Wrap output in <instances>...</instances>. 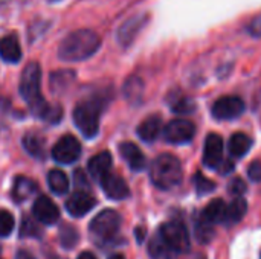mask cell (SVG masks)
Instances as JSON below:
<instances>
[{
    "mask_svg": "<svg viewBox=\"0 0 261 259\" xmlns=\"http://www.w3.org/2000/svg\"><path fill=\"white\" fill-rule=\"evenodd\" d=\"M18 92L34 116L50 124H57L63 118V108L49 104L41 95V67L38 63L32 61L24 67L20 76Z\"/></svg>",
    "mask_w": 261,
    "mask_h": 259,
    "instance_id": "6da1fadb",
    "label": "cell"
},
{
    "mask_svg": "<svg viewBox=\"0 0 261 259\" xmlns=\"http://www.w3.org/2000/svg\"><path fill=\"white\" fill-rule=\"evenodd\" d=\"M101 47V37L92 29H78L63 38L58 46V58L78 63L90 58Z\"/></svg>",
    "mask_w": 261,
    "mask_h": 259,
    "instance_id": "7a4b0ae2",
    "label": "cell"
},
{
    "mask_svg": "<svg viewBox=\"0 0 261 259\" xmlns=\"http://www.w3.org/2000/svg\"><path fill=\"white\" fill-rule=\"evenodd\" d=\"M150 180L162 191L177 188L184 180V168L180 160L173 154H159L150 165Z\"/></svg>",
    "mask_w": 261,
    "mask_h": 259,
    "instance_id": "3957f363",
    "label": "cell"
},
{
    "mask_svg": "<svg viewBox=\"0 0 261 259\" xmlns=\"http://www.w3.org/2000/svg\"><path fill=\"white\" fill-rule=\"evenodd\" d=\"M107 99L95 96L86 101H81L73 110V122L76 128L83 133L84 137L92 139L99 133V116L106 107Z\"/></svg>",
    "mask_w": 261,
    "mask_h": 259,
    "instance_id": "277c9868",
    "label": "cell"
},
{
    "mask_svg": "<svg viewBox=\"0 0 261 259\" xmlns=\"http://www.w3.org/2000/svg\"><path fill=\"white\" fill-rule=\"evenodd\" d=\"M158 234L174 255H182V253L190 252L191 249L190 232H188V227L182 221H177V220L167 221L159 227Z\"/></svg>",
    "mask_w": 261,
    "mask_h": 259,
    "instance_id": "5b68a950",
    "label": "cell"
},
{
    "mask_svg": "<svg viewBox=\"0 0 261 259\" xmlns=\"http://www.w3.org/2000/svg\"><path fill=\"white\" fill-rule=\"evenodd\" d=\"M121 223H122V218L116 211L104 209L90 221L89 229L93 237L101 238V240H110L118 234Z\"/></svg>",
    "mask_w": 261,
    "mask_h": 259,
    "instance_id": "8992f818",
    "label": "cell"
},
{
    "mask_svg": "<svg viewBox=\"0 0 261 259\" xmlns=\"http://www.w3.org/2000/svg\"><path fill=\"white\" fill-rule=\"evenodd\" d=\"M246 110L245 101L240 96L236 95H226L219 98L211 108L213 118L217 121H234L240 118Z\"/></svg>",
    "mask_w": 261,
    "mask_h": 259,
    "instance_id": "52a82bcc",
    "label": "cell"
},
{
    "mask_svg": "<svg viewBox=\"0 0 261 259\" xmlns=\"http://www.w3.org/2000/svg\"><path fill=\"white\" fill-rule=\"evenodd\" d=\"M196 136V125L188 119H173L164 128V139L171 145H187Z\"/></svg>",
    "mask_w": 261,
    "mask_h": 259,
    "instance_id": "ba28073f",
    "label": "cell"
},
{
    "mask_svg": "<svg viewBox=\"0 0 261 259\" xmlns=\"http://www.w3.org/2000/svg\"><path fill=\"white\" fill-rule=\"evenodd\" d=\"M50 156L57 163L70 165V163H73V162H76L80 159V156H81V143L75 136L66 134L61 139H58L57 143L52 147Z\"/></svg>",
    "mask_w": 261,
    "mask_h": 259,
    "instance_id": "9c48e42d",
    "label": "cell"
},
{
    "mask_svg": "<svg viewBox=\"0 0 261 259\" xmlns=\"http://www.w3.org/2000/svg\"><path fill=\"white\" fill-rule=\"evenodd\" d=\"M223 151H225V142L222 136L217 133H210L205 139V147H203V157H202L203 165L210 169H217L219 165L225 160Z\"/></svg>",
    "mask_w": 261,
    "mask_h": 259,
    "instance_id": "30bf717a",
    "label": "cell"
},
{
    "mask_svg": "<svg viewBox=\"0 0 261 259\" xmlns=\"http://www.w3.org/2000/svg\"><path fill=\"white\" fill-rule=\"evenodd\" d=\"M32 214L40 224H55L60 220L58 206L46 195H40L32 205Z\"/></svg>",
    "mask_w": 261,
    "mask_h": 259,
    "instance_id": "8fae6325",
    "label": "cell"
},
{
    "mask_svg": "<svg viewBox=\"0 0 261 259\" xmlns=\"http://www.w3.org/2000/svg\"><path fill=\"white\" fill-rule=\"evenodd\" d=\"M95 205L96 202L90 194H87L86 191H76L66 200L64 208L69 215L75 218H81L86 214H89L95 208Z\"/></svg>",
    "mask_w": 261,
    "mask_h": 259,
    "instance_id": "7c38bea8",
    "label": "cell"
},
{
    "mask_svg": "<svg viewBox=\"0 0 261 259\" xmlns=\"http://www.w3.org/2000/svg\"><path fill=\"white\" fill-rule=\"evenodd\" d=\"M101 188L104 191V194L112 198V200H125L130 195V189L128 185L125 183V180L116 174H106L101 180Z\"/></svg>",
    "mask_w": 261,
    "mask_h": 259,
    "instance_id": "4fadbf2b",
    "label": "cell"
},
{
    "mask_svg": "<svg viewBox=\"0 0 261 259\" xmlns=\"http://www.w3.org/2000/svg\"><path fill=\"white\" fill-rule=\"evenodd\" d=\"M119 154L133 172H141L147 166V159L141 148L133 142H122L119 145Z\"/></svg>",
    "mask_w": 261,
    "mask_h": 259,
    "instance_id": "5bb4252c",
    "label": "cell"
},
{
    "mask_svg": "<svg viewBox=\"0 0 261 259\" xmlns=\"http://www.w3.org/2000/svg\"><path fill=\"white\" fill-rule=\"evenodd\" d=\"M147 15L145 14H139L135 15L132 18H128L124 24H121V27L118 29V41L122 46H130L132 41L136 38V35L141 32V29L145 26L147 23Z\"/></svg>",
    "mask_w": 261,
    "mask_h": 259,
    "instance_id": "9a60e30c",
    "label": "cell"
},
{
    "mask_svg": "<svg viewBox=\"0 0 261 259\" xmlns=\"http://www.w3.org/2000/svg\"><path fill=\"white\" fill-rule=\"evenodd\" d=\"M161 131H162V118L159 114H151V116L145 118L136 128L139 139L147 143L154 142L159 137Z\"/></svg>",
    "mask_w": 261,
    "mask_h": 259,
    "instance_id": "2e32d148",
    "label": "cell"
},
{
    "mask_svg": "<svg viewBox=\"0 0 261 259\" xmlns=\"http://www.w3.org/2000/svg\"><path fill=\"white\" fill-rule=\"evenodd\" d=\"M0 58L11 64H15L21 60V47L15 34H9L0 38Z\"/></svg>",
    "mask_w": 261,
    "mask_h": 259,
    "instance_id": "e0dca14e",
    "label": "cell"
},
{
    "mask_svg": "<svg viewBox=\"0 0 261 259\" xmlns=\"http://www.w3.org/2000/svg\"><path fill=\"white\" fill-rule=\"evenodd\" d=\"M254 145V139L251 136H248L246 133L243 131H239V133H234L229 140H228V151L232 157L236 159H242L245 157L251 148Z\"/></svg>",
    "mask_w": 261,
    "mask_h": 259,
    "instance_id": "ac0fdd59",
    "label": "cell"
},
{
    "mask_svg": "<svg viewBox=\"0 0 261 259\" xmlns=\"http://www.w3.org/2000/svg\"><path fill=\"white\" fill-rule=\"evenodd\" d=\"M112 165H113L112 154H110L109 151H102V153H98L96 156H93V157L89 160L87 171H89V174H90L93 179L101 180L106 174H109Z\"/></svg>",
    "mask_w": 261,
    "mask_h": 259,
    "instance_id": "d6986e66",
    "label": "cell"
},
{
    "mask_svg": "<svg viewBox=\"0 0 261 259\" xmlns=\"http://www.w3.org/2000/svg\"><path fill=\"white\" fill-rule=\"evenodd\" d=\"M225 214H226V203H225V200L214 198V200H211L205 206V209L200 214V218L205 220L206 223H210L211 226H216V224H223Z\"/></svg>",
    "mask_w": 261,
    "mask_h": 259,
    "instance_id": "ffe728a7",
    "label": "cell"
},
{
    "mask_svg": "<svg viewBox=\"0 0 261 259\" xmlns=\"http://www.w3.org/2000/svg\"><path fill=\"white\" fill-rule=\"evenodd\" d=\"M37 192V183L29 179V177H23L18 176L14 179V185H12V198L18 203L28 200L29 197H32Z\"/></svg>",
    "mask_w": 261,
    "mask_h": 259,
    "instance_id": "44dd1931",
    "label": "cell"
},
{
    "mask_svg": "<svg viewBox=\"0 0 261 259\" xmlns=\"http://www.w3.org/2000/svg\"><path fill=\"white\" fill-rule=\"evenodd\" d=\"M246 214H248V202L243 197H237L229 205H226V214H225L223 224L234 226V224L240 223Z\"/></svg>",
    "mask_w": 261,
    "mask_h": 259,
    "instance_id": "7402d4cb",
    "label": "cell"
},
{
    "mask_svg": "<svg viewBox=\"0 0 261 259\" xmlns=\"http://www.w3.org/2000/svg\"><path fill=\"white\" fill-rule=\"evenodd\" d=\"M168 104H170V108L177 114H190V113H194L196 110V102L191 98L182 95L180 92H174L168 98Z\"/></svg>",
    "mask_w": 261,
    "mask_h": 259,
    "instance_id": "603a6c76",
    "label": "cell"
},
{
    "mask_svg": "<svg viewBox=\"0 0 261 259\" xmlns=\"http://www.w3.org/2000/svg\"><path fill=\"white\" fill-rule=\"evenodd\" d=\"M47 185L50 188V191L57 195H64L69 191V179L67 176L61 171V169H52L47 174Z\"/></svg>",
    "mask_w": 261,
    "mask_h": 259,
    "instance_id": "cb8c5ba5",
    "label": "cell"
},
{
    "mask_svg": "<svg viewBox=\"0 0 261 259\" xmlns=\"http://www.w3.org/2000/svg\"><path fill=\"white\" fill-rule=\"evenodd\" d=\"M124 96L132 104H139L144 96V82L139 76H130L124 84Z\"/></svg>",
    "mask_w": 261,
    "mask_h": 259,
    "instance_id": "d4e9b609",
    "label": "cell"
},
{
    "mask_svg": "<svg viewBox=\"0 0 261 259\" xmlns=\"http://www.w3.org/2000/svg\"><path fill=\"white\" fill-rule=\"evenodd\" d=\"M148 255L151 259H174V253L162 241L159 234H156L148 243Z\"/></svg>",
    "mask_w": 261,
    "mask_h": 259,
    "instance_id": "484cf974",
    "label": "cell"
},
{
    "mask_svg": "<svg viewBox=\"0 0 261 259\" xmlns=\"http://www.w3.org/2000/svg\"><path fill=\"white\" fill-rule=\"evenodd\" d=\"M23 147L32 157L35 159L44 157V140L38 134H26L23 137Z\"/></svg>",
    "mask_w": 261,
    "mask_h": 259,
    "instance_id": "4316f807",
    "label": "cell"
},
{
    "mask_svg": "<svg viewBox=\"0 0 261 259\" xmlns=\"http://www.w3.org/2000/svg\"><path fill=\"white\" fill-rule=\"evenodd\" d=\"M194 235L196 240L200 244H208L214 240L216 232H214V226H211L210 223H206L205 220H202L200 217L194 221Z\"/></svg>",
    "mask_w": 261,
    "mask_h": 259,
    "instance_id": "83f0119b",
    "label": "cell"
},
{
    "mask_svg": "<svg viewBox=\"0 0 261 259\" xmlns=\"http://www.w3.org/2000/svg\"><path fill=\"white\" fill-rule=\"evenodd\" d=\"M193 185H194V189H196L197 195H200V197L214 192L216 188H217V185H216L213 180H210L205 174H202L200 171L194 174V177H193Z\"/></svg>",
    "mask_w": 261,
    "mask_h": 259,
    "instance_id": "f1b7e54d",
    "label": "cell"
},
{
    "mask_svg": "<svg viewBox=\"0 0 261 259\" xmlns=\"http://www.w3.org/2000/svg\"><path fill=\"white\" fill-rule=\"evenodd\" d=\"M78 240H80V235H78V231L75 227L66 224L60 229V241H61L63 247L72 249L78 244Z\"/></svg>",
    "mask_w": 261,
    "mask_h": 259,
    "instance_id": "f546056e",
    "label": "cell"
},
{
    "mask_svg": "<svg viewBox=\"0 0 261 259\" xmlns=\"http://www.w3.org/2000/svg\"><path fill=\"white\" fill-rule=\"evenodd\" d=\"M41 234V227L40 223L31 217H23L21 220V226H20V237H26V238H35L40 237Z\"/></svg>",
    "mask_w": 261,
    "mask_h": 259,
    "instance_id": "4dcf8cb0",
    "label": "cell"
},
{
    "mask_svg": "<svg viewBox=\"0 0 261 259\" xmlns=\"http://www.w3.org/2000/svg\"><path fill=\"white\" fill-rule=\"evenodd\" d=\"M14 229V217L11 212L0 209V237H8Z\"/></svg>",
    "mask_w": 261,
    "mask_h": 259,
    "instance_id": "1f68e13d",
    "label": "cell"
},
{
    "mask_svg": "<svg viewBox=\"0 0 261 259\" xmlns=\"http://www.w3.org/2000/svg\"><path fill=\"white\" fill-rule=\"evenodd\" d=\"M246 191H248V186H246V183L243 182V179H240V177L232 179V180L229 182V185H228V192H229L231 195H234V198L243 197V194H245Z\"/></svg>",
    "mask_w": 261,
    "mask_h": 259,
    "instance_id": "d6a6232c",
    "label": "cell"
},
{
    "mask_svg": "<svg viewBox=\"0 0 261 259\" xmlns=\"http://www.w3.org/2000/svg\"><path fill=\"white\" fill-rule=\"evenodd\" d=\"M73 78H75V73H73V72H70V70L57 72V73H54V75H52V82H57V81H58V84L52 85V89H54V90H57V87H58V85H67Z\"/></svg>",
    "mask_w": 261,
    "mask_h": 259,
    "instance_id": "836d02e7",
    "label": "cell"
},
{
    "mask_svg": "<svg viewBox=\"0 0 261 259\" xmlns=\"http://www.w3.org/2000/svg\"><path fill=\"white\" fill-rule=\"evenodd\" d=\"M248 177L252 183H260L261 182V162L260 160H254L249 166H248Z\"/></svg>",
    "mask_w": 261,
    "mask_h": 259,
    "instance_id": "e575fe53",
    "label": "cell"
},
{
    "mask_svg": "<svg viewBox=\"0 0 261 259\" xmlns=\"http://www.w3.org/2000/svg\"><path fill=\"white\" fill-rule=\"evenodd\" d=\"M246 31H248L252 37H261V14L255 15V17L249 21Z\"/></svg>",
    "mask_w": 261,
    "mask_h": 259,
    "instance_id": "d590c367",
    "label": "cell"
},
{
    "mask_svg": "<svg viewBox=\"0 0 261 259\" xmlns=\"http://www.w3.org/2000/svg\"><path fill=\"white\" fill-rule=\"evenodd\" d=\"M73 183L80 188V191H86V189H89V182H87V179H86V174H84L81 169H76V171H75Z\"/></svg>",
    "mask_w": 261,
    "mask_h": 259,
    "instance_id": "8d00e7d4",
    "label": "cell"
},
{
    "mask_svg": "<svg viewBox=\"0 0 261 259\" xmlns=\"http://www.w3.org/2000/svg\"><path fill=\"white\" fill-rule=\"evenodd\" d=\"M219 174H222V176H226V174H231L232 171H234V163L231 162V160H223L220 165H219V168L216 169Z\"/></svg>",
    "mask_w": 261,
    "mask_h": 259,
    "instance_id": "74e56055",
    "label": "cell"
},
{
    "mask_svg": "<svg viewBox=\"0 0 261 259\" xmlns=\"http://www.w3.org/2000/svg\"><path fill=\"white\" fill-rule=\"evenodd\" d=\"M135 235H136V240H138L139 244L144 243V240H145V229L144 227H136L135 229Z\"/></svg>",
    "mask_w": 261,
    "mask_h": 259,
    "instance_id": "f35d334b",
    "label": "cell"
},
{
    "mask_svg": "<svg viewBox=\"0 0 261 259\" xmlns=\"http://www.w3.org/2000/svg\"><path fill=\"white\" fill-rule=\"evenodd\" d=\"M15 259H35V258H34V255H32V253H29V252H26V250H20V252L17 253Z\"/></svg>",
    "mask_w": 261,
    "mask_h": 259,
    "instance_id": "ab89813d",
    "label": "cell"
},
{
    "mask_svg": "<svg viewBox=\"0 0 261 259\" xmlns=\"http://www.w3.org/2000/svg\"><path fill=\"white\" fill-rule=\"evenodd\" d=\"M76 259H96V258H95V255H93V253H90V252H83V253H81V255H80Z\"/></svg>",
    "mask_w": 261,
    "mask_h": 259,
    "instance_id": "60d3db41",
    "label": "cell"
},
{
    "mask_svg": "<svg viewBox=\"0 0 261 259\" xmlns=\"http://www.w3.org/2000/svg\"><path fill=\"white\" fill-rule=\"evenodd\" d=\"M109 259H125V258H124V255H119V253H115V255H112V256H109Z\"/></svg>",
    "mask_w": 261,
    "mask_h": 259,
    "instance_id": "b9f144b4",
    "label": "cell"
},
{
    "mask_svg": "<svg viewBox=\"0 0 261 259\" xmlns=\"http://www.w3.org/2000/svg\"><path fill=\"white\" fill-rule=\"evenodd\" d=\"M50 2H57V0H50Z\"/></svg>",
    "mask_w": 261,
    "mask_h": 259,
    "instance_id": "7bdbcfd3",
    "label": "cell"
},
{
    "mask_svg": "<svg viewBox=\"0 0 261 259\" xmlns=\"http://www.w3.org/2000/svg\"><path fill=\"white\" fill-rule=\"evenodd\" d=\"M196 259H205V258H196Z\"/></svg>",
    "mask_w": 261,
    "mask_h": 259,
    "instance_id": "ee69618b",
    "label": "cell"
},
{
    "mask_svg": "<svg viewBox=\"0 0 261 259\" xmlns=\"http://www.w3.org/2000/svg\"><path fill=\"white\" fill-rule=\"evenodd\" d=\"M260 259H261V252H260Z\"/></svg>",
    "mask_w": 261,
    "mask_h": 259,
    "instance_id": "f6af8a7d",
    "label": "cell"
},
{
    "mask_svg": "<svg viewBox=\"0 0 261 259\" xmlns=\"http://www.w3.org/2000/svg\"><path fill=\"white\" fill-rule=\"evenodd\" d=\"M0 259H2V258H0Z\"/></svg>",
    "mask_w": 261,
    "mask_h": 259,
    "instance_id": "bcb514c9",
    "label": "cell"
}]
</instances>
